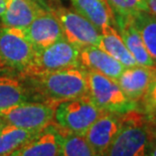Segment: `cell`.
<instances>
[{"mask_svg": "<svg viewBox=\"0 0 156 156\" xmlns=\"http://www.w3.org/2000/svg\"><path fill=\"white\" fill-rule=\"evenodd\" d=\"M123 124V115L103 112L85 133V138L97 156H105Z\"/></svg>", "mask_w": 156, "mask_h": 156, "instance_id": "30bf717a", "label": "cell"}, {"mask_svg": "<svg viewBox=\"0 0 156 156\" xmlns=\"http://www.w3.org/2000/svg\"><path fill=\"white\" fill-rule=\"evenodd\" d=\"M4 2L5 9L0 20L5 27L24 29L41 10L26 0H4Z\"/></svg>", "mask_w": 156, "mask_h": 156, "instance_id": "e0dca14e", "label": "cell"}, {"mask_svg": "<svg viewBox=\"0 0 156 156\" xmlns=\"http://www.w3.org/2000/svg\"><path fill=\"white\" fill-rule=\"evenodd\" d=\"M23 78L30 91L39 95L44 103L54 106L64 101L88 96L87 72L80 66Z\"/></svg>", "mask_w": 156, "mask_h": 156, "instance_id": "6da1fadb", "label": "cell"}, {"mask_svg": "<svg viewBox=\"0 0 156 156\" xmlns=\"http://www.w3.org/2000/svg\"><path fill=\"white\" fill-rule=\"evenodd\" d=\"M79 66L117 81L126 67L99 46L90 45L80 49Z\"/></svg>", "mask_w": 156, "mask_h": 156, "instance_id": "7c38bea8", "label": "cell"}, {"mask_svg": "<svg viewBox=\"0 0 156 156\" xmlns=\"http://www.w3.org/2000/svg\"><path fill=\"white\" fill-rule=\"evenodd\" d=\"M7 124V123L5 122V120L4 119H3L2 117H0V130H1V129L4 127V126Z\"/></svg>", "mask_w": 156, "mask_h": 156, "instance_id": "83f0119b", "label": "cell"}, {"mask_svg": "<svg viewBox=\"0 0 156 156\" xmlns=\"http://www.w3.org/2000/svg\"><path fill=\"white\" fill-rule=\"evenodd\" d=\"M0 69H5L4 68L2 67V65H1V62H0Z\"/></svg>", "mask_w": 156, "mask_h": 156, "instance_id": "f1b7e54d", "label": "cell"}, {"mask_svg": "<svg viewBox=\"0 0 156 156\" xmlns=\"http://www.w3.org/2000/svg\"><path fill=\"white\" fill-rule=\"evenodd\" d=\"M80 48L65 37L35 51L31 62L21 73L22 77L38 76L72 67H79Z\"/></svg>", "mask_w": 156, "mask_h": 156, "instance_id": "5b68a950", "label": "cell"}, {"mask_svg": "<svg viewBox=\"0 0 156 156\" xmlns=\"http://www.w3.org/2000/svg\"><path fill=\"white\" fill-rule=\"evenodd\" d=\"M26 38L39 51L64 38V30L54 11L41 9L27 27L23 29Z\"/></svg>", "mask_w": 156, "mask_h": 156, "instance_id": "9c48e42d", "label": "cell"}, {"mask_svg": "<svg viewBox=\"0 0 156 156\" xmlns=\"http://www.w3.org/2000/svg\"><path fill=\"white\" fill-rule=\"evenodd\" d=\"M103 114L89 96L58 103L55 108V124L64 133L85 135Z\"/></svg>", "mask_w": 156, "mask_h": 156, "instance_id": "277c9868", "label": "cell"}, {"mask_svg": "<svg viewBox=\"0 0 156 156\" xmlns=\"http://www.w3.org/2000/svg\"><path fill=\"white\" fill-rule=\"evenodd\" d=\"M99 48L112 55L124 67H133L137 65L134 58L126 48L121 35L114 26H109L101 30V39Z\"/></svg>", "mask_w": 156, "mask_h": 156, "instance_id": "ac0fdd59", "label": "cell"}, {"mask_svg": "<svg viewBox=\"0 0 156 156\" xmlns=\"http://www.w3.org/2000/svg\"><path fill=\"white\" fill-rule=\"evenodd\" d=\"M150 124L139 111L123 115V124L105 156H147Z\"/></svg>", "mask_w": 156, "mask_h": 156, "instance_id": "7a4b0ae2", "label": "cell"}, {"mask_svg": "<svg viewBox=\"0 0 156 156\" xmlns=\"http://www.w3.org/2000/svg\"><path fill=\"white\" fill-rule=\"evenodd\" d=\"M62 156H97L84 135L62 132Z\"/></svg>", "mask_w": 156, "mask_h": 156, "instance_id": "44dd1931", "label": "cell"}, {"mask_svg": "<svg viewBox=\"0 0 156 156\" xmlns=\"http://www.w3.org/2000/svg\"><path fill=\"white\" fill-rule=\"evenodd\" d=\"M35 51L23 29L0 27V62L5 69L21 74L31 62Z\"/></svg>", "mask_w": 156, "mask_h": 156, "instance_id": "8992f818", "label": "cell"}, {"mask_svg": "<svg viewBox=\"0 0 156 156\" xmlns=\"http://www.w3.org/2000/svg\"><path fill=\"white\" fill-rule=\"evenodd\" d=\"M38 132L6 124L0 130V156H8L32 139Z\"/></svg>", "mask_w": 156, "mask_h": 156, "instance_id": "ffe728a7", "label": "cell"}, {"mask_svg": "<svg viewBox=\"0 0 156 156\" xmlns=\"http://www.w3.org/2000/svg\"><path fill=\"white\" fill-rule=\"evenodd\" d=\"M32 93L24 78L0 69V111L30 100Z\"/></svg>", "mask_w": 156, "mask_h": 156, "instance_id": "5bb4252c", "label": "cell"}, {"mask_svg": "<svg viewBox=\"0 0 156 156\" xmlns=\"http://www.w3.org/2000/svg\"><path fill=\"white\" fill-rule=\"evenodd\" d=\"M132 23L140 34L148 55L156 66V16L141 11L130 16Z\"/></svg>", "mask_w": 156, "mask_h": 156, "instance_id": "d6986e66", "label": "cell"}, {"mask_svg": "<svg viewBox=\"0 0 156 156\" xmlns=\"http://www.w3.org/2000/svg\"><path fill=\"white\" fill-rule=\"evenodd\" d=\"M153 75L154 67L136 65L125 68L118 78L117 83L127 98L138 104L148 90Z\"/></svg>", "mask_w": 156, "mask_h": 156, "instance_id": "4fadbf2b", "label": "cell"}, {"mask_svg": "<svg viewBox=\"0 0 156 156\" xmlns=\"http://www.w3.org/2000/svg\"><path fill=\"white\" fill-rule=\"evenodd\" d=\"M86 72L88 96L100 110L119 115L138 111V104L127 98L116 80L90 69Z\"/></svg>", "mask_w": 156, "mask_h": 156, "instance_id": "3957f363", "label": "cell"}, {"mask_svg": "<svg viewBox=\"0 0 156 156\" xmlns=\"http://www.w3.org/2000/svg\"><path fill=\"white\" fill-rule=\"evenodd\" d=\"M114 19L115 25L117 27L116 29L121 35L126 48L130 51L137 65L144 67H155L153 61L146 51L140 34L131 21L130 16H119L114 17Z\"/></svg>", "mask_w": 156, "mask_h": 156, "instance_id": "9a60e30c", "label": "cell"}, {"mask_svg": "<svg viewBox=\"0 0 156 156\" xmlns=\"http://www.w3.org/2000/svg\"><path fill=\"white\" fill-rule=\"evenodd\" d=\"M52 11L61 23L64 36L68 41L80 49L90 45L99 46L101 31L84 16L64 7L52 9Z\"/></svg>", "mask_w": 156, "mask_h": 156, "instance_id": "ba28073f", "label": "cell"}, {"mask_svg": "<svg viewBox=\"0 0 156 156\" xmlns=\"http://www.w3.org/2000/svg\"><path fill=\"white\" fill-rule=\"evenodd\" d=\"M62 136L58 126L51 123L8 156H62Z\"/></svg>", "mask_w": 156, "mask_h": 156, "instance_id": "8fae6325", "label": "cell"}, {"mask_svg": "<svg viewBox=\"0 0 156 156\" xmlns=\"http://www.w3.org/2000/svg\"><path fill=\"white\" fill-rule=\"evenodd\" d=\"M147 156H156V126L150 125V138Z\"/></svg>", "mask_w": 156, "mask_h": 156, "instance_id": "cb8c5ba5", "label": "cell"}, {"mask_svg": "<svg viewBox=\"0 0 156 156\" xmlns=\"http://www.w3.org/2000/svg\"><path fill=\"white\" fill-rule=\"evenodd\" d=\"M26 1L32 3L38 8L44 9V10H51V7L48 4V0H26Z\"/></svg>", "mask_w": 156, "mask_h": 156, "instance_id": "d4e9b609", "label": "cell"}, {"mask_svg": "<svg viewBox=\"0 0 156 156\" xmlns=\"http://www.w3.org/2000/svg\"><path fill=\"white\" fill-rule=\"evenodd\" d=\"M74 10L93 23L99 30L115 25L114 14L106 0H71Z\"/></svg>", "mask_w": 156, "mask_h": 156, "instance_id": "2e32d148", "label": "cell"}, {"mask_svg": "<svg viewBox=\"0 0 156 156\" xmlns=\"http://www.w3.org/2000/svg\"><path fill=\"white\" fill-rule=\"evenodd\" d=\"M138 111L148 124L156 126V66L149 88L138 102Z\"/></svg>", "mask_w": 156, "mask_h": 156, "instance_id": "7402d4cb", "label": "cell"}, {"mask_svg": "<svg viewBox=\"0 0 156 156\" xmlns=\"http://www.w3.org/2000/svg\"><path fill=\"white\" fill-rule=\"evenodd\" d=\"M4 9H5V2L4 0H0V19H1V16L4 12Z\"/></svg>", "mask_w": 156, "mask_h": 156, "instance_id": "4316f807", "label": "cell"}, {"mask_svg": "<svg viewBox=\"0 0 156 156\" xmlns=\"http://www.w3.org/2000/svg\"><path fill=\"white\" fill-rule=\"evenodd\" d=\"M147 11L152 15L156 16V0H145Z\"/></svg>", "mask_w": 156, "mask_h": 156, "instance_id": "484cf974", "label": "cell"}, {"mask_svg": "<svg viewBox=\"0 0 156 156\" xmlns=\"http://www.w3.org/2000/svg\"><path fill=\"white\" fill-rule=\"evenodd\" d=\"M114 17L132 16L138 12L147 11L145 0H106ZM148 12V11H147Z\"/></svg>", "mask_w": 156, "mask_h": 156, "instance_id": "603a6c76", "label": "cell"}, {"mask_svg": "<svg viewBox=\"0 0 156 156\" xmlns=\"http://www.w3.org/2000/svg\"><path fill=\"white\" fill-rule=\"evenodd\" d=\"M55 106L44 102H22L0 111L7 124L39 132L54 122Z\"/></svg>", "mask_w": 156, "mask_h": 156, "instance_id": "52a82bcc", "label": "cell"}]
</instances>
